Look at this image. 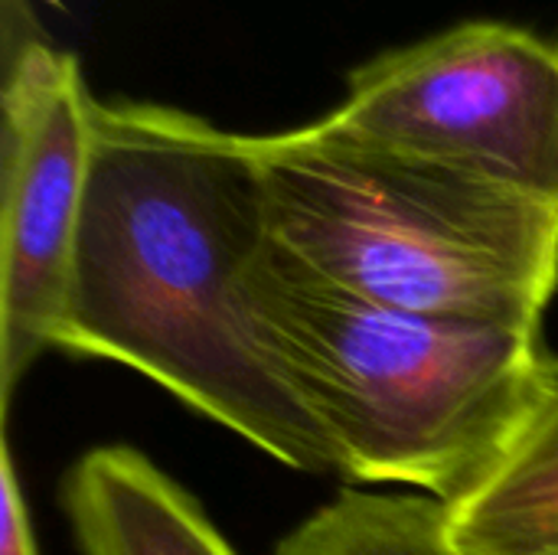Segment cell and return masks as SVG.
<instances>
[{
	"mask_svg": "<svg viewBox=\"0 0 558 555\" xmlns=\"http://www.w3.org/2000/svg\"><path fill=\"white\" fill-rule=\"evenodd\" d=\"M0 555H39L10 445H0Z\"/></svg>",
	"mask_w": 558,
	"mask_h": 555,
	"instance_id": "obj_9",
	"label": "cell"
},
{
	"mask_svg": "<svg viewBox=\"0 0 558 555\" xmlns=\"http://www.w3.org/2000/svg\"><path fill=\"white\" fill-rule=\"evenodd\" d=\"M95 98L78 59L23 39L3 79L0 399L56 350L92 167Z\"/></svg>",
	"mask_w": 558,
	"mask_h": 555,
	"instance_id": "obj_5",
	"label": "cell"
},
{
	"mask_svg": "<svg viewBox=\"0 0 558 555\" xmlns=\"http://www.w3.org/2000/svg\"><path fill=\"white\" fill-rule=\"evenodd\" d=\"M275 555H464L451 510L432 497L343 491L288 533Z\"/></svg>",
	"mask_w": 558,
	"mask_h": 555,
	"instance_id": "obj_8",
	"label": "cell"
},
{
	"mask_svg": "<svg viewBox=\"0 0 558 555\" xmlns=\"http://www.w3.org/2000/svg\"><path fill=\"white\" fill-rule=\"evenodd\" d=\"M62 507L82 555H239L193 494L134 448L78 458Z\"/></svg>",
	"mask_w": 558,
	"mask_h": 555,
	"instance_id": "obj_6",
	"label": "cell"
},
{
	"mask_svg": "<svg viewBox=\"0 0 558 555\" xmlns=\"http://www.w3.org/2000/svg\"><path fill=\"white\" fill-rule=\"evenodd\" d=\"M327 118L373 144L558 206V39L461 23L360 65Z\"/></svg>",
	"mask_w": 558,
	"mask_h": 555,
	"instance_id": "obj_4",
	"label": "cell"
},
{
	"mask_svg": "<svg viewBox=\"0 0 558 555\" xmlns=\"http://www.w3.org/2000/svg\"><path fill=\"white\" fill-rule=\"evenodd\" d=\"M464 555H558V389L497 478L451 510Z\"/></svg>",
	"mask_w": 558,
	"mask_h": 555,
	"instance_id": "obj_7",
	"label": "cell"
},
{
	"mask_svg": "<svg viewBox=\"0 0 558 555\" xmlns=\"http://www.w3.org/2000/svg\"><path fill=\"white\" fill-rule=\"evenodd\" d=\"M268 232L333 285L415 314L539 330L558 206L320 118L255 134Z\"/></svg>",
	"mask_w": 558,
	"mask_h": 555,
	"instance_id": "obj_3",
	"label": "cell"
},
{
	"mask_svg": "<svg viewBox=\"0 0 558 555\" xmlns=\"http://www.w3.org/2000/svg\"><path fill=\"white\" fill-rule=\"evenodd\" d=\"M268 239L255 134L163 105L95 101L56 350L154 379L301 474H337L242 307V278Z\"/></svg>",
	"mask_w": 558,
	"mask_h": 555,
	"instance_id": "obj_1",
	"label": "cell"
},
{
	"mask_svg": "<svg viewBox=\"0 0 558 555\" xmlns=\"http://www.w3.org/2000/svg\"><path fill=\"white\" fill-rule=\"evenodd\" d=\"M242 307L337 474L418 487L448 510L497 478L558 389L539 330L360 298L275 239L242 278Z\"/></svg>",
	"mask_w": 558,
	"mask_h": 555,
	"instance_id": "obj_2",
	"label": "cell"
}]
</instances>
